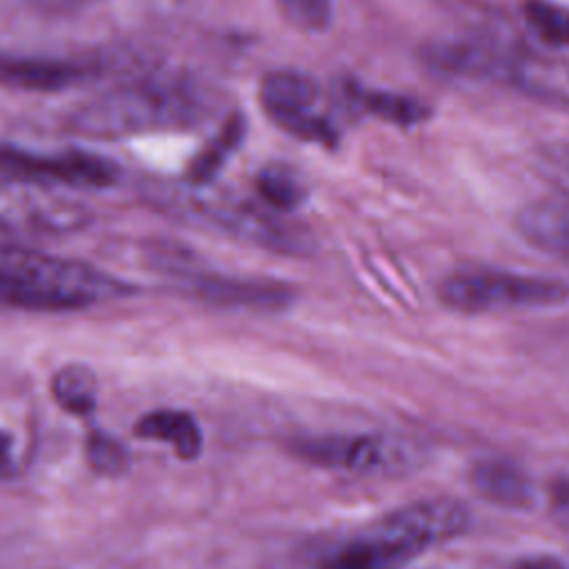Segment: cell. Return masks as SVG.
Instances as JSON below:
<instances>
[{
	"mask_svg": "<svg viewBox=\"0 0 569 569\" xmlns=\"http://www.w3.org/2000/svg\"><path fill=\"white\" fill-rule=\"evenodd\" d=\"M211 111L209 93L187 76H151L109 89L76 109L69 127L84 138L120 140L151 131L189 129Z\"/></svg>",
	"mask_w": 569,
	"mask_h": 569,
	"instance_id": "obj_1",
	"label": "cell"
},
{
	"mask_svg": "<svg viewBox=\"0 0 569 569\" xmlns=\"http://www.w3.org/2000/svg\"><path fill=\"white\" fill-rule=\"evenodd\" d=\"M120 278L22 244H0V302L29 311H73L129 296Z\"/></svg>",
	"mask_w": 569,
	"mask_h": 569,
	"instance_id": "obj_2",
	"label": "cell"
},
{
	"mask_svg": "<svg viewBox=\"0 0 569 569\" xmlns=\"http://www.w3.org/2000/svg\"><path fill=\"white\" fill-rule=\"evenodd\" d=\"M469 511L451 498L405 505L345 542L320 569H396L422 551L460 536Z\"/></svg>",
	"mask_w": 569,
	"mask_h": 569,
	"instance_id": "obj_3",
	"label": "cell"
},
{
	"mask_svg": "<svg viewBox=\"0 0 569 569\" xmlns=\"http://www.w3.org/2000/svg\"><path fill=\"white\" fill-rule=\"evenodd\" d=\"M440 300L456 311L482 313L496 309L553 307L569 300V284L553 278L509 271H465L445 278Z\"/></svg>",
	"mask_w": 569,
	"mask_h": 569,
	"instance_id": "obj_4",
	"label": "cell"
},
{
	"mask_svg": "<svg viewBox=\"0 0 569 569\" xmlns=\"http://www.w3.org/2000/svg\"><path fill=\"white\" fill-rule=\"evenodd\" d=\"M91 224V211L58 191L11 180L0 184V229L20 236H62Z\"/></svg>",
	"mask_w": 569,
	"mask_h": 569,
	"instance_id": "obj_5",
	"label": "cell"
},
{
	"mask_svg": "<svg viewBox=\"0 0 569 569\" xmlns=\"http://www.w3.org/2000/svg\"><path fill=\"white\" fill-rule=\"evenodd\" d=\"M260 104L284 131L311 142H333L338 129L322 109L318 82L293 69H273L260 80Z\"/></svg>",
	"mask_w": 569,
	"mask_h": 569,
	"instance_id": "obj_6",
	"label": "cell"
},
{
	"mask_svg": "<svg viewBox=\"0 0 569 569\" xmlns=\"http://www.w3.org/2000/svg\"><path fill=\"white\" fill-rule=\"evenodd\" d=\"M291 451L309 465L360 476L393 473L413 462L411 449L398 438L371 433L302 438L291 442Z\"/></svg>",
	"mask_w": 569,
	"mask_h": 569,
	"instance_id": "obj_7",
	"label": "cell"
},
{
	"mask_svg": "<svg viewBox=\"0 0 569 569\" xmlns=\"http://www.w3.org/2000/svg\"><path fill=\"white\" fill-rule=\"evenodd\" d=\"M0 171L11 180L36 184H69L80 189H104L118 180V164L109 158L64 149L58 153H38L13 144H0Z\"/></svg>",
	"mask_w": 569,
	"mask_h": 569,
	"instance_id": "obj_8",
	"label": "cell"
},
{
	"mask_svg": "<svg viewBox=\"0 0 569 569\" xmlns=\"http://www.w3.org/2000/svg\"><path fill=\"white\" fill-rule=\"evenodd\" d=\"M100 73V60L71 56H36L0 49V87L13 91H64Z\"/></svg>",
	"mask_w": 569,
	"mask_h": 569,
	"instance_id": "obj_9",
	"label": "cell"
},
{
	"mask_svg": "<svg viewBox=\"0 0 569 569\" xmlns=\"http://www.w3.org/2000/svg\"><path fill=\"white\" fill-rule=\"evenodd\" d=\"M496 78L507 80L527 96L569 104V67L556 58L527 49H502Z\"/></svg>",
	"mask_w": 569,
	"mask_h": 569,
	"instance_id": "obj_10",
	"label": "cell"
},
{
	"mask_svg": "<svg viewBox=\"0 0 569 569\" xmlns=\"http://www.w3.org/2000/svg\"><path fill=\"white\" fill-rule=\"evenodd\" d=\"M516 227L529 244L569 258V196L525 204L516 218Z\"/></svg>",
	"mask_w": 569,
	"mask_h": 569,
	"instance_id": "obj_11",
	"label": "cell"
},
{
	"mask_svg": "<svg viewBox=\"0 0 569 569\" xmlns=\"http://www.w3.org/2000/svg\"><path fill=\"white\" fill-rule=\"evenodd\" d=\"M193 293L216 305H238V307H260V309L280 307L291 298L289 289H284L278 282L213 278V276L196 280Z\"/></svg>",
	"mask_w": 569,
	"mask_h": 569,
	"instance_id": "obj_12",
	"label": "cell"
},
{
	"mask_svg": "<svg viewBox=\"0 0 569 569\" xmlns=\"http://www.w3.org/2000/svg\"><path fill=\"white\" fill-rule=\"evenodd\" d=\"M471 485L487 500L509 507L525 509L533 500L529 478L520 467L507 460H482L471 469Z\"/></svg>",
	"mask_w": 569,
	"mask_h": 569,
	"instance_id": "obj_13",
	"label": "cell"
},
{
	"mask_svg": "<svg viewBox=\"0 0 569 569\" xmlns=\"http://www.w3.org/2000/svg\"><path fill=\"white\" fill-rule=\"evenodd\" d=\"M136 436L160 440L173 447L182 460H196L202 451V431L191 413L180 409H156L136 425Z\"/></svg>",
	"mask_w": 569,
	"mask_h": 569,
	"instance_id": "obj_14",
	"label": "cell"
},
{
	"mask_svg": "<svg viewBox=\"0 0 569 569\" xmlns=\"http://www.w3.org/2000/svg\"><path fill=\"white\" fill-rule=\"evenodd\" d=\"M244 133V122L240 116L227 118V122L220 127V131L198 151V156L189 162L187 178L193 187L211 182L222 164L229 160V156L238 149Z\"/></svg>",
	"mask_w": 569,
	"mask_h": 569,
	"instance_id": "obj_15",
	"label": "cell"
},
{
	"mask_svg": "<svg viewBox=\"0 0 569 569\" xmlns=\"http://www.w3.org/2000/svg\"><path fill=\"white\" fill-rule=\"evenodd\" d=\"M51 393L64 411L87 416L98 402L96 373L84 365H64L53 373Z\"/></svg>",
	"mask_w": 569,
	"mask_h": 569,
	"instance_id": "obj_16",
	"label": "cell"
},
{
	"mask_svg": "<svg viewBox=\"0 0 569 569\" xmlns=\"http://www.w3.org/2000/svg\"><path fill=\"white\" fill-rule=\"evenodd\" d=\"M529 29L551 47H569V7L553 0H522Z\"/></svg>",
	"mask_w": 569,
	"mask_h": 569,
	"instance_id": "obj_17",
	"label": "cell"
},
{
	"mask_svg": "<svg viewBox=\"0 0 569 569\" xmlns=\"http://www.w3.org/2000/svg\"><path fill=\"white\" fill-rule=\"evenodd\" d=\"M260 198L276 209H293L305 200V187L284 164H267L256 178Z\"/></svg>",
	"mask_w": 569,
	"mask_h": 569,
	"instance_id": "obj_18",
	"label": "cell"
},
{
	"mask_svg": "<svg viewBox=\"0 0 569 569\" xmlns=\"http://www.w3.org/2000/svg\"><path fill=\"white\" fill-rule=\"evenodd\" d=\"M353 98L362 102V107L385 120H391L396 124H413L420 122L422 118L429 116V109L407 96H396V93H385V91H365L356 89Z\"/></svg>",
	"mask_w": 569,
	"mask_h": 569,
	"instance_id": "obj_19",
	"label": "cell"
},
{
	"mask_svg": "<svg viewBox=\"0 0 569 569\" xmlns=\"http://www.w3.org/2000/svg\"><path fill=\"white\" fill-rule=\"evenodd\" d=\"M87 458L91 469L102 476H120L129 462V453L122 442L102 431H93L87 438Z\"/></svg>",
	"mask_w": 569,
	"mask_h": 569,
	"instance_id": "obj_20",
	"label": "cell"
},
{
	"mask_svg": "<svg viewBox=\"0 0 569 569\" xmlns=\"http://www.w3.org/2000/svg\"><path fill=\"white\" fill-rule=\"evenodd\" d=\"M284 16L309 31H320L331 22V0H276Z\"/></svg>",
	"mask_w": 569,
	"mask_h": 569,
	"instance_id": "obj_21",
	"label": "cell"
},
{
	"mask_svg": "<svg viewBox=\"0 0 569 569\" xmlns=\"http://www.w3.org/2000/svg\"><path fill=\"white\" fill-rule=\"evenodd\" d=\"M27 4H31L33 9L47 11V13H69L76 9H82L96 0H24Z\"/></svg>",
	"mask_w": 569,
	"mask_h": 569,
	"instance_id": "obj_22",
	"label": "cell"
},
{
	"mask_svg": "<svg viewBox=\"0 0 569 569\" xmlns=\"http://www.w3.org/2000/svg\"><path fill=\"white\" fill-rule=\"evenodd\" d=\"M16 473V458H13V440L7 431L0 429V480H7Z\"/></svg>",
	"mask_w": 569,
	"mask_h": 569,
	"instance_id": "obj_23",
	"label": "cell"
},
{
	"mask_svg": "<svg viewBox=\"0 0 569 569\" xmlns=\"http://www.w3.org/2000/svg\"><path fill=\"white\" fill-rule=\"evenodd\" d=\"M513 569H569V567L553 556H531V558L518 560Z\"/></svg>",
	"mask_w": 569,
	"mask_h": 569,
	"instance_id": "obj_24",
	"label": "cell"
},
{
	"mask_svg": "<svg viewBox=\"0 0 569 569\" xmlns=\"http://www.w3.org/2000/svg\"><path fill=\"white\" fill-rule=\"evenodd\" d=\"M556 500H558L560 511H562V513H567V518H569V485H567V487H562V489H558Z\"/></svg>",
	"mask_w": 569,
	"mask_h": 569,
	"instance_id": "obj_25",
	"label": "cell"
}]
</instances>
